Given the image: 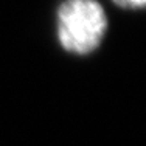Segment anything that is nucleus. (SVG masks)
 Here are the masks:
<instances>
[{
    "label": "nucleus",
    "mask_w": 146,
    "mask_h": 146,
    "mask_svg": "<svg viewBox=\"0 0 146 146\" xmlns=\"http://www.w3.org/2000/svg\"><path fill=\"white\" fill-rule=\"evenodd\" d=\"M58 39L70 53L96 50L107 30V17L96 0H64L56 16Z\"/></svg>",
    "instance_id": "obj_1"
},
{
    "label": "nucleus",
    "mask_w": 146,
    "mask_h": 146,
    "mask_svg": "<svg viewBox=\"0 0 146 146\" xmlns=\"http://www.w3.org/2000/svg\"><path fill=\"white\" fill-rule=\"evenodd\" d=\"M115 5L127 9H141L146 8V0H112Z\"/></svg>",
    "instance_id": "obj_2"
}]
</instances>
